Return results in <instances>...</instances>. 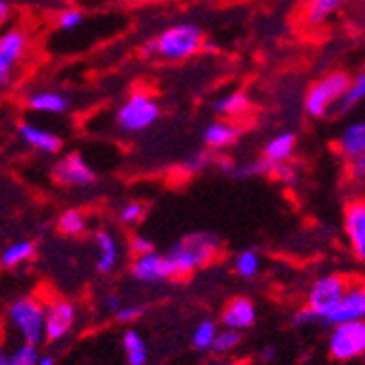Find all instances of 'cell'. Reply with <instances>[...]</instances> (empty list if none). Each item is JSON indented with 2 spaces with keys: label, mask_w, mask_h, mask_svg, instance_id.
Returning <instances> with one entry per match:
<instances>
[{
  "label": "cell",
  "mask_w": 365,
  "mask_h": 365,
  "mask_svg": "<svg viewBox=\"0 0 365 365\" xmlns=\"http://www.w3.org/2000/svg\"><path fill=\"white\" fill-rule=\"evenodd\" d=\"M219 250L221 241L212 232H192V235H186L182 241H178L167 256L173 262L175 278H184L212 262Z\"/></svg>",
  "instance_id": "6da1fadb"
},
{
  "label": "cell",
  "mask_w": 365,
  "mask_h": 365,
  "mask_svg": "<svg viewBox=\"0 0 365 365\" xmlns=\"http://www.w3.org/2000/svg\"><path fill=\"white\" fill-rule=\"evenodd\" d=\"M155 40V55L167 61H184L197 55L204 46V33L197 24L182 22L162 31Z\"/></svg>",
  "instance_id": "7a4b0ae2"
},
{
  "label": "cell",
  "mask_w": 365,
  "mask_h": 365,
  "mask_svg": "<svg viewBox=\"0 0 365 365\" xmlns=\"http://www.w3.org/2000/svg\"><path fill=\"white\" fill-rule=\"evenodd\" d=\"M350 86V75L337 71L328 73L322 79H317L304 94V112L311 118H324L335 108H339L341 98Z\"/></svg>",
  "instance_id": "3957f363"
},
{
  "label": "cell",
  "mask_w": 365,
  "mask_h": 365,
  "mask_svg": "<svg viewBox=\"0 0 365 365\" xmlns=\"http://www.w3.org/2000/svg\"><path fill=\"white\" fill-rule=\"evenodd\" d=\"M44 302L36 295H24L9 307V322L22 341L40 346L44 341Z\"/></svg>",
  "instance_id": "277c9868"
},
{
  "label": "cell",
  "mask_w": 365,
  "mask_h": 365,
  "mask_svg": "<svg viewBox=\"0 0 365 365\" xmlns=\"http://www.w3.org/2000/svg\"><path fill=\"white\" fill-rule=\"evenodd\" d=\"M160 118V106L147 92H134L116 112V127L125 134H140Z\"/></svg>",
  "instance_id": "5b68a950"
},
{
  "label": "cell",
  "mask_w": 365,
  "mask_h": 365,
  "mask_svg": "<svg viewBox=\"0 0 365 365\" xmlns=\"http://www.w3.org/2000/svg\"><path fill=\"white\" fill-rule=\"evenodd\" d=\"M348 284L350 282L341 274H324L311 282V287L307 291V307L319 317V324L326 326L328 315L339 304Z\"/></svg>",
  "instance_id": "8992f818"
},
{
  "label": "cell",
  "mask_w": 365,
  "mask_h": 365,
  "mask_svg": "<svg viewBox=\"0 0 365 365\" xmlns=\"http://www.w3.org/2000/svg\"><path fill=\"white\" fill-rule=\"evenodd\" d=\"M328 352L335 361H352L365 354V319L330 326Z\"/></svg>",
  "instance_id": "52a82bcc"
},
{
  "label": "cell",
  "mask_w": 365,
  "mask_h": 365,
  "mask_svg": "<svg viewBox=\"0 0 365 365\" xmlns=\"http://www.w3.org/2000/svg\"><path fill=\"white\" fill-rule=\"evenodd\" d=\"M44 339L51 344L63 341L73 333L77 322V309L71 300L63 297H53L51 302L44 304Z\"/></svg>",
  "instance_id": "ba28073f"
},
{
  "label": "cell",
  "mask_w": 365,
  "mask_h": 365,
  "mask_svg": "<svg viewBox=\"0 0 365 365\" xmlns=\"http://www.w3.org/2000/svg\"><path fill=\"white\" fill-rule=\"evenodd\" d=\"M131 276L143 284H158V282L173 280L175 269L167 254L149 252V254L136 256V260L131 262Z\"/></svg>",
  "instance_id": "9c48e42d"
},
{
  "label": "cell",
  "mask_w": 365,
  "mask_h": 365,
  "mask_svg": "<svg viewBox=\"0 0 365 365\" xmlns=\"http://www.w3.org/2000/svg\"><path fill=\"white\" fill-rule=\"evenodd\" d=\"M26 51V36L20 29H7L0 33V88H5L11 77L16 63Z\"/></svg>",
  "instance_id": "30bf717a"
},
{
  "label": "cell",
  "mask_w": 365,
  "mask_h": 365,
  "mask_svg": "<svg viewBox=\"0 0 365 365\" xmlns=\"http://www.w3.org/2000/svg\"><path fill=\"white\" fill-rule=\"evenodd\" d=\"M363 319H365V282H350L335 311L328 315L326 326H335L344 322H363Z\"/></svg>",
  "instance_id": "8fae6325"
},
{
  "label": "cell",
  "mask_w": 365,
  "mask_h": 365,
  "mask_svg": "<svg viewBox=\"0 0 365 365\" xmlns=\"http://www.w3.org/2000/svg\"><path fill=\"white\" fill-rule=\"evenodd\" d=\"M53 178L61 186H73V188L90 186V184L96 182V175H94L92 167L79 153H71V155H66L63 160H59L53 167Z\"/></svg>",
  "instance_id": "7c38bea8"
},
{
  "label": "cell",
  "mask_w": 365,
  "mask_h": 365,
  "mask_svg": "<svg viewBox=\"0 0 365 365\" xmlns=\"http://www.w3.org/2000/svg\"><path fill=\"white\" fill-rule=\"evenodd\" d=\"M344 230L350 243V252L359 262H365V199H356L346 206Z\"/></svg>",
  "instance_id": "4fadbf2b"
},
{
  "label": "cell",
  "mask_w": 365,
  "mask_h": 365,
  "mask_svg": "<svg viewBox=\"0 0 365 365\" xmlns=\"http://www.w3.org/2000/svg\"><path fill=\"white\" fill-rule=\"evenodd\" d=\"M256 315H258L256 304L250 300V297H235V300H230L225 304L223 315H221V324H223V328L243 333V330L254 326Z\"/></svg>",
  "instance_id": "5bb4252c"
},
{
  "label": "cell",
  "mask_w": 365,
  "mask_h": 365,
  "mask_svg": "<svg viewBox=\"0 0 365 365\" xmlns=\"http://www.w3.org/2000/svg\"><path fill=\"white\" fill-rule=\"evenodd\" d=\"M241 134H243L241 125L232 123L227 118H221V120H215V123H210V125L204 127L202 138H204L206 147L217 149V151H223V149L235 145L241 138Z\"/></svg>",
  "instance_id": "9a60e30c"
},
{
  "label": "cell",
  "mask_w": 365,
  "mask_h": 365,
  "mask_svg": "<svg viewBox=\"0 0 365 365\" xmlns=\"http://www.w3.org/2000/svg\"><path fill=\"white\" fill-rule=\"evenodd\" d=\"M18 136L22 138V143H26L31 149H36L40 153H57L61 149V138L48 129H42L33 123H20L18 125Z\"/></svg>",
  "instance_id": "2e32d148"
},
{
  "label": "cell",
  "mask_w": 365,
  "mask_h": 365,
  "mask_svg": "<svg viewBox=\"0 0 365 365\" xmlns=\"http://www.w3.org/2000/svg\"><path fill=\"white\" fill-rule=\"evenodd\" d=\"M295 147H297V136L293 131H289V129L278 131V134H274L267 143H264L262 160L269 164H284L293 158Z\"/></svg>",
  "instance_id": "e0dca14e"
},
{
  "label": "cell",
  "mask_w": 365,
  "mask_h": 365,
  "mask_svg": "<svg viewBox=\"0 0 365 365\" xmlns=\"http://www.w3.org/2000/svg\"><path fill=\"white\" fill-rule=\"evenodd\" d=\"M94 245H96V269L101 274H110L118 264V241L114 239L112 232L98 230L94 232Z\"/></svg>",
  "instance_id": "ac0fdd59"
},
{
  "label": "cell",
  "mask_w": 365,
  "mask_h": 365,
  "mask_svg": "<svg viewBox=\"0 0 365 365\" xmlns=\"http://www.w3.org/2000/svg\"><path fill=\"white\" fill-rule=\"evenodd\" d=\"M337 149L346 160L365 153V120H352L341 129L337 138Z\"/></svg>",
  "instance_id": "d6986e66"
},
{
  "label": "cell",
  "mask_w": 365,
  "mask_h": 365,
  "mask_svg": "<svg viewBox=\"0 0 365 365\" xmlns=\"http://www.w3.org/2000/svg\"><path fill=\"white\" fill-rule=\"evenodd\" d=\"M29 108L40 114H63L71 110V98L57 90H40L29 96Z\"/></svg>",
  "instance_id": "ffe728a7"
},
{
  "label": "cell",
  "mask_w": 365,
  "mask_h": 365,
  "mask_svg": "<svg viewBox=\"0 0 365 365\" xmlns=\"http://www.w3.org/2000/svg\"><path fill=\"white\" fill-rule=\"evenodd\" d=\"M252 101H250V96L241 90H235V92H227L223 96H219L217 101H215V112L221 116V118H237V116H243L247 110H250Z\"/></svg>",
  "instance_id": "44dd1931"
},
{
  "label": "cell",
  "mask_w": 365,
  "mask_h": 365,
  "mask_svg": "<svg viewBox=\"0 0 365 365\" xmlns=\"http://www.w3.org/2000/svg\"><path fill=\"white\" fill-rule=\"evenodd\" d=\"M123 350H125V359L129 365H147L149 348H147V341L143 339V335L138 333V330L129 328L123 335Z\"/></svg>",
  "instance_id": "7402d4cb"
},
{
  "label": "cell",
  "mask_w": 365,
  "mask_h": 365,
  "mask_svg": "<svg viewBox=\"0 0 365 365\" xmlns=\"http://www.w3.org/2000/svg\"><path fill=\"white\" fill-rule=\"evenodd\" d=\"M33 256H36V243L33 241H16L11 245H7L0 254V264L7 269L20 267V264L29 262Z\"/></svg>",
  "instance_id": "603a6c76"
},
{
  "label": "cell",
  "mask_w": 365,
  "mask_h": 365,
  "mask_svg": "<svg viewBox=\"0 0 365 365\" xmlns=\"http://www.w3.org/2000/svg\"><path fill=\"white\" fill-rule=\"evenodd\" d=\"M339 7H341V0H307L304 20L311 26H319L333 18Z\"/></svg>",
  "instance_id": "cb8c5ba5"
},
{
  "label": "cell",
  "mask_w": 365,
  "mask_h": 365,
  "mask_svg": "<svg viewBox=\"0 0 365 365\" xmlns=\"http://www.w3.org/2000/svg\"><path fill=\"white\" fill-rule=\"evenodd\" d=\"M232 267L241 280H254L262 269V258L256 250H241L232 260Z\"/></svg>",
  "instance_id": "d4e9b609"
},
{
  "label": "cell",
  "mask_w": 365,
  "mask_h": 365,
  "mask_svg": "<svg viewBox=\"0 0 365 365\" xmlns=\"http://www.w3.org/2000/svg\"><path fill=\"white\" fill-rule=\"evenodd\" d=\"M365 101V71H361L359 75L350 77V86L341 98L339 103V110L341 112H348V110H354L356 106H361Z\"/></svg>",
  "instance_id": "484cf974"
},
{
  "label": "cell",
  "mask_w": 365,
  "mask_h": 365,
  "mask_svg": "<svg viewBox=\"0 0 365 365\" xmlns=\"http://www.w3.org/2000/svg\"><path fill=\"white\" fill-rule=\"evenodd\" d=\"M217 333H219V326L212 319H202V322L195 326L190 341H192V346L197 350H210L212 344H215Z\"/></svg>",
  "instance_id": "4316f807"
},
{
  "label": "cell",
  "mask_w": 365,
  "mask_h": 365,
  "mask_svg": "<svg viewBox=\"0 0 365 365\" xmlns=\"http://www.w3.org/2000/svg\"><path fill=\"white\" fill-rule=\"evenodd\" d=\"M88 227V219L81 210H66L61 217H59V230L63 232V235H68V237H79L83 235Z\"/></svg>",
  "instance_id": "83f0119b"
},
{
  "label": "cell",
  "mask_w": 365,
  "mask_h": 365,
  "mask_svg": "<svg viewBox=\"0 0 365 365\" xmlns=\"http://www.w3.org/2000/svg\"><path fill=\"white\" fill-rule=\"evenodd\" d=\"M239 346H241V333H237V330H230V328H223L217 333L215 344H212L210 350L217 352V354H227V352H235Z\"/></svg>",
  "instance_id": "f1b7e54d"
},
{
  "label": "cell",
  "mask_w": 365,
  "mask_h": 365,
  "mask_svg": "<svg viewBox=\"0 0 365 365\" xmlns=\"http://www.w3.org/2000/svg\"><path fill=\"white\" fill-rule=\"evenodd\" d=\"M269 171H272V164L260 158V160H252L245 164H237L235 171H232V178H258Z\"/></svg>",
  "instance_id": "f546056e"
},
{
  "label": "cell",
  "mask_w": 365,
  "mask_h": 365,
  "mask_svg": "<svg viewBox=\"0 0 365 365\" xmlns=\"http://www.w3.org/2000/svg\"><path fill=\"white\" fill-rule=\"evenodd\" d=\"M9 356H11V363L14 365H36L38 359H40V350H38L36 344L22 341Z\"/></svg>",
  "instance_id": "4dcf8cb0"
},
{
  "label": "cell",
  "mask_w": 365,
  "mask_h": 365,
  "mask_svg": "<svg viewBox=\"0 0 365 365\" xmlns=\"http://www.w3.org/2000/svg\"><path fill=\"white\" fill-rule=\"evenodd\" d=\"M86 16L79 9H63L57 14V26L61 31H75L83 24Z\"/></svg>",
  "instance_id": "1f68e13d"
},
{
  "label": "cell",
  "mask_w": 365,
  "mask_h": 365,
  "mask_svg": "<svg viewBox=\"0 0 365 365\" xmlns=\"http://www.w3.org/2000/svg\"><path fill=\"white\" fill-rule=\"evenodd\" d=\"M145 212H147L145 204H140V202H129V204H125L120 208V221L125 225H136L145 217Z\"/></svg>",
  "instance_id": "d6a6232c"
},
{
  "label": "cell",
  "mask_w": 365,
  "mask_h": 365,
  "mask_svg": "<svg viewBox=\"0 0 365 365\" xmlns=\"http://www.w3.org/2000/svg\"><path fill=\"white\" fill-rule=\"evenodd\" d=\"M145 311H147V309H145L143 304H123V307L114 313V317H116L118 322H123V324H131V322L140 319Z\"/></svg>",
  "instance_id": "836d02e7"
},
{
  "label": "cell",
  "mask_w": 365,
  "mask_h": 365,
  "mask_svg": "<svg viewBox=\"0 0 365 365\" xmlns=\"http://www.w3.org/2000/svg\"><path fill=\"white\" fill-rule=\"evenodd\" d=\"M348 175H350L352 182L365 184V153L348 160Z\"/></svg>",
  "instance_id": "e575fe53"
},
{
  "label": "cell",
  "mask_w": 365,
  "mask_h": 365,
  "mask_svg": "<svg viewBox=\"0 0 365 365\" xmlns=\"http://www.w3.org/2000/svg\"><path fill=\"white\" fill-rule=\"evenodd\" d=\"M208 155L206 153H199V155H195V158H190V160H186L184 162V171L188 173V175H195V173H199V171H204L206 167H208Z\"/></svg>",
  "instance_id": "d590c367"
},
{
  "label": "cell",
  "mask_w": 365,
  "mask_h": 365,
  "mask_svg": "<svg viewBox=\"0 0 365 365\" xmlns=\"http://www.w3.org/2000/svg\"><path fill=\"white\" fill-rule=\"evenodd\" d=\"M293 324L295 326H302V328H307V326H315V324H319V317L304 304V309H300L295 315H293Z\"/></svg>",
  "instance_id": "8d00e7d4"
},
{
  "label": "cell",
  "mask_w": 365,
  "mask_h": 365,
  "mask_svg": "<svg viewBox=\"0 0 365 365\" xmlns=\"http://www.w3.org/2000/svg\"><path fill=\"white\" fill-rule=\"evenodd\" d=\"M131 252H134L136 256H143V254L155 252V245H153L151 239H147L143 235H136L134 239H131Z\"/></svg>",
  "instance_id": "74e56055"
},
{
  "label": "cell",
  "mask_w": 365,
  "mask_h": 365,
  "mask_svg": "<svg viewBox=\"0 0 365 365\" xmlns=\"http://www.w3.org/2000/svg\"><path fill=\"white\" fill-rule=\"evenodd\" d=\"M217 167H219V171H223L225 175H232V171H235L237 164L232 162L230 158H219V160H217Z\"/></svg>",
  "instance_id": "f35d334b"
},
{
  "label": "cell",
  "mask_w": 365,
  "mask_h": 365,
  "mask_svg": "<svg viewBox=\"0 0 365 365\" xmlns=\"http://www.w3.org/2000/svg\"><path fill=\"white\" fill-rule=\"evenodd\" d=\"M278 359V350L274 346H267L262 352H260V361L262 363H274Z\"/></svg>",
  "instance_id": "ab89813d"
},
{
  "label": "cell",
  "mask_w": 365,
  "mask_h": 365,
  "mask_svg": "<svg viewBox=\"0 0 365 365\" xmlns=\"http://www.w3.org/2000/svg\"><path fill=\"white\" fill-rule=\"evenodd\" d=\"M11 16V5H9V0H0V26H3Z\"/></svg>",
  "instance_id": "60d3db41"
},
{
  "label": "cell",
  "mask_w": 365,
  "mask_h": 365,
  "mask_svg": "<svg viewBox=\"0 0 365 365\" xmlns=\"http://www.w3.org/2000/svg\"><path fill=\"white\" fill-rule=\"evenodd\" d=\"M120 307H123V304H120V300H118L116 295H108V297H106V309H108L112 315H114Z\"/></svg>",
  "instance_id": "b9f144b4"
},
{
  "label": "cell",
  "mask_w": 365,
  "mask_h": 365,
  "mask_svg": "<svg viewBox=\"0 0 365 365\" xmlns=\"http://www.w3.org/2000/svg\"><path fill=\"white\" fill-rule=\"evenodd\" d=\"M0 365H14L11 363V356L5 352V348H3V341H0Z\"/></svg>",
  "instance_id": "7bdbcfd3"
},
{
  "label": "cell",
  "mask_w": 365,
  "mask_h": 365,
  "mask_svg": "<svg viewBox=\"0 0 365 365\" xmlns=\"http://www.w3.org/2000/svg\"><path fill=\"white\" fill-rule=\"evenodd\" d=\"M36 365H55V356L53 354H40Z\"/></svg>",
  "instance_id": "ee69618b"
}]
</instances>
